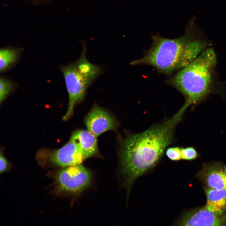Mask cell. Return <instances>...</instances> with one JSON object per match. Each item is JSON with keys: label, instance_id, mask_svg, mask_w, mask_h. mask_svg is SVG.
Listing matches in <instances>:
<instances>
[{"label": "cell", "instance_id": "obj_6", "mask_svg": "<svg viewBox=\"0 0 226 226\" xmlns=\"http://www.w3.org/2000/svg\"><path fill=\"white\" fill-rule=\"evenodd\" d=\"M38 155L39 158L53 165L63 168L81 164L86 159L76 144L70 139L58 149L42 150L38 153Z\"/></svg>", "mask_w": 226, "mask_h": 226}, {"label": "cell", "instance_id": "obj_8", "mask_svg": "<svg viewBox=\"0 0 226 226\" xmlns=\"http://www.w3.org/2000/svg\"><path fill=\"white\" fill-rule=\"evenodd\" d=\"M224 218L203 207L186 213L175 224L179 226H221L224 223Z\"/></svg>", "mask_w": 226, "mask_h": 226}, {"label": "cell", "instance_id": "obj_3", "mask_svg": "<svg viewBox=\"0 0 226 226\" xmlns=\"http://www.w3.org/2000/svg\"><path fill=\"white\" fill-rule=\"evenodd\" d=\"M216 55L208 47L189 65L178 71L166 83L180 92L187 107L198 104L216 90Z\"/></svg>", "mask_w": 226, "mask_h": 226}, {"label": "cell", "instance_id": "obj_17", "mask_svg": "<svg viewBox=\"0 0 226 226\" xmlns=\"http://www.w3.org/2000/svg\"><path fill=\"white\" fill-rule=\"evenodd\" d=\"M224 189L226 191V177L224 179Z\"/></svg>", "mask_w": 226, "mask_h": 226}, {"label": "cell", "instance_id": "obj_7", "mask_svg": "<svg viewBox=\"0 0 226 226\" xmlns=\"http://www.w3.org/2000/svg\"><path fill=\"white\" fill-rule=\"evenodd\" d=\"M85 123L88 130L96 137L106 131L116 130L119 125L113 116L96 104L86 116Z\"/></svg>", "mask_w": 226, "mask_h": 226}, {"label": "cell", "instance_id": "obj_14", "mask_svg": "<svg viewBox=\"0 0 226 226\" xmlns=\"http://www.w3.org/2000/svg\"><path fill=\"white\" fill-rule=\"evenodd\" d=\"M197 156V153L193 147L181 148V159L191 160L196 159Z\"/></svg>", "mask_w": 226, "mask_h": 226}, {"label": "cell", "instance_id": "obj_9", "mask_svg": "<svg viewBox=\"0 0 226 226\" xmlns=\"http://www.w3.org/2000/svg\"><path fill=\"white\" fill-rule=\"evenodd\" d=\"M96 137L88 130H80L74 132L70 139L87 159L99 154Z\"/></svg>", "mask_w": 226, "mask_h": 226}, {"label": "cell", "instance_id": "obj_10", "mask_svg": "<svg viewBox=\"0 0 226 226\" xmlns=\"http://www.w3.org/2000/svg\"><path fill=\"white\" fill-rule=\"evenodd\" d=\"M207 201L204 208L218 216L226 210V191L225 190L207 189Z\"/></svg>", "mask_w": 226, "mask_h": 226}, {"label": "cell", "instance_id": "obj_4", "mask_svg": "<svg viewBox=\"0 0 226 226\" xmlns=\"http://www.w3.org/2000/svg\"><path fill=\"white\" fill-rule=\"evenodd\" d=\"M82 52L75 62L60 68L65 79L69 97L67 111L63 117L66 121L73 115L74 106L84 99L87 90L103 72V67L93 64L86 57L83 43Z\"/></svg>", "mask_w": 226, "mask_h": 226}, {"label": "cell", "instance_id": "obj_1", "mask_svg": "<svg viewBox=\"0 0 226 226\" xmlns=\"http://www.w3.org/2000/svg\"><path fill=\"white\" fill-rule=\"evenodd\" d=\"M185 110L182 107L169 119L142 132L128 134L121 141L120 162L127 192L136 179L160 160L172 143L176 126Z\"/></svg>", "mask_w": 226, "mask_h": 226}, {"label": "cell", "instance_id": "obj_2", "mask_svg": "<svg viewBox=\"0 0 226 226\" xmlns=\"http://www.w3.org/2000/svg\"><path fill=\"white\" fill-rule=\"evenodd\" d=\"M150 48L132 65H149L159 73L170 75L190 63L211 45L197 27L193 19L189 21L181 36L170 39L152 36Z\"/></svg>", "mask_w": 226, "mask_h": 226}, {"label": "cell", "instance_id": "obj_15", "mask_svg": "<svg viewBox=\"0 0 226 226\" xmlns=\"http://www.w3.org/2000/svg\"><path fill=\"white\" fill-rule=\"evenodd\" d=\"M181 148L179 147H174L168 148L166 151V154L168 158L173 161L180 160Z\"/></svg>", "mask_w": 226, "mask_h": 226}, {"label": "cell", "instance_id": "obj_12", "mask_svg": "<svg viewBox=\"0 0 226 226\" xmlns=\"http://www.w3.org/2000/svg\"><path fill=\"white\" fill-rule=\"evenodd\" d=\"M18 50L6 48L1 49L0 51V70L3 72L16 60L18 55Z\"/></svg>", "mask_w": 226, "mask_h": 226}, {"label": "cell", "instance_id": "obj_5", "mask_svg": "<svg viewBox=\"0 0 226 226\" xmlns=\"http://www.w3.org/2000/svg\"><path fill=\"white\" fill-rule=\"evenodd\" d=\"M91 179V171L81 164L64 167L59 170L55 176L57 191L80 193L89 186Z\"/></svg>", "mask_w": 226, "mask_h": 226}, {"label": "cell", "instance_id": "obj_13", "mask_svg": "<svg viewBox=\"0 0 226 226\" xmlns=\"http://www.w3.org/2000/svg\"><path fill=\"white\" fill-rule=\"evenodd\" d=\"M0 101L1 103L10 93L12 85L10 82L2 77L0 78Z\"/></svg>", "mask_w": 226, "mask_h": 226}, {"label": "cell", "instance_id": "obj_16", "mask_svg": "<svg viewBox=\"0 0 226 226\" xmlns=\"http://www.w3.org/2000/svg\"><path fill=\"white\" fill-rule=\"evenodd\" d=\"M0 166L1 173L5 172L8 168V162L1 153L0 155Z\"/></svg>", "mask_w": 226, "mask_h": 226}, {"label": "cell", "instance_id": "obj_11", "mask_svg": "<svg viewBox=\"0 0 226 226\" xmlns=\"http://www.w3.org/2000/svg\"><path fill=\"white\" fill-rule=\"evenodd\" d=\"M202 173L203 180L208 189L225 190L224 179L226 177V167L224 169L210 167Z\"/></svg>", "mask_w": 226, "mask_h": 226}]
</instances>
